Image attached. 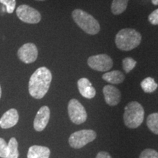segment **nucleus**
<instances>
[{
	"instance_id": "nucleus-6",
	"label": "nucleus",
	"mask_w": 158,
	"mask_h": 158,
	"mask_svg": "<svg viewBox=\"0 0 158 158\" xmlns=\"http://www.w3.org/2000/svg\"><path fill=\"white\" fill-rule=\"evenodd\" d=\"M68 115L72 122L81 124L86 121L87 113L84 106L76 99H71L68 102Z\"/></svg>"
},
{
	"instance_id": "nucleus-4",
	"label": "nucleus",
	"mask_w": 158,
	"mask_h": 158,
	"mask_svg": "<svg viewBox=\"0 0 158 158\" xmlns=\"http://www.w3.org/2000/svg\"><path fill=\"white\" fill-rule=\"evenodd\" d=\"M124 124L128 128L135 129L142 124L144 118V109L139 102L132 101L124 108Z\"/></svg>"
},
{
	"instance_id": "nucleus-14",
	"label": "nucleus",
	"mask_w": 158,
	"mask_h": 158,
	"mask_svg": "<svg viewBox=\"0 0 158 158\" xmlns=\"http://www.w3.org/2000/svg\"><path fill=\"white\" fill-rule=\"evenodd\" d=\"M50 149L46 147L34 145L29 149L27 158H49Z\"/></svg>"
},
{
	"instance_id": "nucleus-7",
	"label": "nucleus",
	"mask_w": 158,
	"mask_h": 158,
	"mask_svg": "<svg viewBox=\"0 0 158 158\" xmlns=\"http://www.w3.org/2000/svg\"><path fill=\"white\" fill-rule=\"evenodd\" d=\"M15 12L18 18L21 21L27 23H38L42 19L38 10L27 5H19Z\"/></svg>"
},
{
	"instance_id": "nucleus-8",
	"label": "nucleus",
	"mask_w": 158,
	"mask_h": 158,
	"mask_svg": "<svg viewBox=\"0 0 158 158\" xmlns=\"http://www.w3.org/2000/svg\"><path fill=\"white\" fill-rule=\"evenodd\" d=\"M87 64L91 68L100 72H106L113 67V60L107 54H98L90 56Z\"/></svg>"
},
{
	"instance_id": "nucleus-26",
	"label": "nucleus",
	"mask_w": 158,
	"mask_h": 158,
	"mask_svg": "<svg viewBox=\"0 0 158 158\" xmlns=\"http://www.w3.org/2000/svg\"><path fill=\"white\" fill-rule=\"evenodd\" d=\"M152 2L154 5H158V0H152Z\"/></svg>"
},
{
	"instance_id": "nucleus-2",
	"label": "nucleus",
	"mask_w": 158,
	"mask_h": 158,
	"mask_svg": "<svg viewBox=\"0 0 158 158\" xmlns=\"http://www.w3.org/2000/svg\"><path fill=\"white\" fill-rule=\"evenodd\" d=\"M141 35L134 29H121L116 35V47L122 51H131L135 48L141 42Z\"/></svg>"
},
{
	"instance_id": "nucleus-22",
	"label": "nucleus",
	"mask_w": 158,
	"mask_h": 158,
	"mask_svg": "<svg viewBox=\"0 0 158 158\" xmlns=\"http://www.w3.org/2000/svg\"><path fill=\"white\" fill-rule=\"evenodd\" d=\"M139 158H158V152L152 149H146L140 155Z\"/></svg>"
},
{
	"instance_id": "nucleus-11",
	"label": "nucleus",
	"mask_w": 158,
	"mask_h": 158,
	"mask_svg": "<svg viewBox=\"0 0 158 158\" xmlns=\"http://www.w3.org/2000/svg\"><path fill=\"white\" fill-rule=\"evenodd\" d=\"M105 101L108 106H115L119 103L121 100V92L115 86L111 85H106L102 89Z\"/></svg>"
},
{
	"instance_id": "nucleus-19",
	"label": "nucleus",
	"mask_w": 158,
	"mask_h": 158,
	"mask_svg": "<svg viewBox=\"0 0 158 158\" xmlns=\"http://www.w3.org/2000/svg\"><path fill=\"white\" fill-rule=\"evenodd\" d=\"M147 124L149 129L153 133L158 135V113H153L149 115L147 120Z\"/></svg>"
},
{
	"instance_id": "nucleus-10",
	"label": "nucleus",
	"mask_w": 158,
	"mask_h": 158,
	"mask_svg": "<svg viewBox=\"0 0 158 158\" xmlns=\"http://www.w3.org/2000/svg\"><path fill=\"white\" fill-rule=\"evenodd\" d=\"M50 119V109L44 106L40 108L34 120V128L36 131L40 132L45 129Z\"/></svg>"
},
{
	"instance_id": "nucleus-9",
	"label": "nucleus",
	"mask_w": 158,
	"mask_h": 158,
	"mask_svg": "<svg viewBox=\"0 0 158 158\" xmlns=\"http://www.w3.org/2000/svg\"><path fill=\"white\" fill-rule=\"evenodd\" d=\"M17 55L21 62L25 64H31L37 60L38 50L34 43H27L23 44L18 50Z\"/></svg>"
},
{
	"instance_id": "nucleus-17",
	"label": "nucleus",
	"mask_w": 158,
	"mask_h": 158,
	"mask_svg": "<svg viewBox=\"0 0 158 158\" xmlns=\"http://www.w3.org/2000/svg\"><path fill=\"white\" fill-rule=\"evenodd\" d=\"M141 86L146 93H152L157 89L158 84L155 82V79L147 77L141 82Z\"/></svg>"
},
{
	"instance_id": "nucleus-24",
	"label": "nucleus",
	"mask_w": 158,
	"mask_h": 158,
	"mask_svg": "<svg viewBox=\"0 0 158 158\" xmlns=\"http://www.w3.org/2000/svg\"><path fill=\"white\" fill-rule=\"evenodd\" d=\"M149 21L153 25H158V9L154 10L148 17Z\"/></svg>"
},
{
	"instance_id": "nucleus-12",
	"label": "nucleus",
	"mask_w": 158,
	"mask_h": 158,
	"mask_svg": "<svg viewBox=\"0 0 158 158\" xmlns=\"http://www.w3.org/2000/svg\"><path fill=\"white\" fill-rule=\"evenodd\" d=\"M19 119V113L15 108H11L6 111L0 118V127L2 129H8L18 123Z\"/></svg>"
},
{
	"instance_id": "nucleus-28",
	"label": "nucleus",
	"mask_w": 158,
	"mask_h": 158,
	"mask_svg": "<svg viewBox=\"0 0 158 158\" xmlns=\"http://www.w3.org/2000/svg\"><path fill=\"white\" fill-rule=\"evenodd\" d=\"M36 1H40V2H43V1H45V0H36Z\"/></svg>"
},
{
	"instance_id": "nucleus-23",
	"label": "nucleus",
	"mask_w": 158,
	"mask_h": 158,
	"mask_svg": "<svg viewBox=\"0 0 158 158\" xmlns=\"http://www.w3.org/2000/svg\"><path fill=\"white\" fill-rule=\"evenodd\" d=\"M7 143L5 139L0 138V157L7 158Z\"/></svg>"
},
{
	"instance_id": "nucleus-16",
	"label": "nucleus",
	"mask_w": 158,
	"mask_h": 158,
	"mask_svg": "<svg viewBox=\"0 0 158 158\" xmlns=\"http://www.w3.org/2000/svg\"><path fill=\"white\" fill-rule=\"evenodd\" d=\"M129 0H113L110 10L114 15H120L126 10Z\"/></svg>"
},
{
	"instance_id": "nucleus-20",
	"label": "nucleus",
	"mask_w": 158,
	"mask_h": 158,
	"mask_svg": "<svg viewBox=\"0 0 158 158\" xmlns=\"http://www.w3.org/2000/svg\"><path fill=\"white\" fill-rule=\"evenodd\" d=\"M136 64H137L136 61L131 57H127L122 60V67H123L124 70L125 71L126 73H128L133 70L135 67Z\"/></svg>"
},
{
	"instance_id": "nucleus-27",
	"label": "nucleus",
	"mask_w": 158,
	"mask_h": 158,
	"mask_svg": "<svg viewBox=\"0 0 158 158\" xmlns=\"http://www.w3.org/2000/svg\"><path fill=\"white\" fill-rule=\"evenodd\" d=\"M2 96V89H1V86H0V98H1Z\"/></svg>"
},
{
	"instance_id": "nucleus-18",
	"label": "nucleus",
	"mask_w": 158,
	"mask_h": 158,
	"mask_svg": "<svg viewBox=\"0 0 158 158\" xmlns=\"http://www.w3.org/2000/svg\"><path fill=\"white\" fill-rule=\"evenodd\" d=\"M17 140L15 138H12L7 143V158H18L19 156V150H18Z\"/></svg>"
},
{
	"instance_id": "nucleus-3",
	"label": "nucleus",
	"mask_w": 158,
	"mask_h": 158,
	"mask_svg": "<svg viewBox=\"0 0 158 158\" xmlns=\"http://www.w3.org/2000/svg\"><path fill=\"white\" fill-rule=\"evenodd\" d=\"M72 17L75 23L86 34L94 35L100 31V23L92 15L81 9L73 11Z\"/></svg>"
},
{
	"instance_id": "nucleus-5",
	"label": "nucleus",
	"mask_w": 158,
	"mask_h": 158,
	"mask_svg": "<svg viewBox=\"0 0 158 158\" xmlns=\"http://www.w3.org/2000/svg\"><path fill=\"white\" fill-rule=\"evenodd\" d=\"M96 137L97 134L94 130H82L71 134L68 141L71 147L78 149L93 141Z\"/></svg>"
},
{
	"instance_id": "nucleus-13",
	"label": "nucleus",
	"mask_w": 158,
	"mask_h": 158,
	"mask_svg": "<svg viewBox=\"0 0 158 158\" xmlns=\"http://www.w3.org/2000/svg\"><path fill=\"white\" fill-rule=\"evenodd\" d=\"M79 92L84 98L86 99H92L95 97L96 90L93 87L92 83L88 78H80L77 83Z\"/></svg>"
},
{
	"instance_id": "nucleus-1",
	"label": "nucleus",
	"mask_w": 158,
	"mask_h": 158,
	"mask_svg": "<svg viewBox=\"0 0 158 158\" xmlns=\"http://www.w3.org/2000/svg\"><path fill=\"white\" fill-rule=\"evenodd\" d=\"M52 81V74L45 67L37 69L29 81V92L35 99H42L47 94Z\"/></svg>"
},
{
	"instance_id": "nucleus-25",
	"label": "nucleus",
	"mask_w": 158,
	"mask_h": 158,
	"mask_svg": "<svg viewBox=\"0 0 158 158\" xmlns=\"http://www.w3.org/2000/svg\"><path fill=\"white\" fill-rule=\"evenodd\" d=\"M96 158H112V157L107 152H100L97 155Z\"/></svg>"
},
{
	"instance_id": "nucleus-15",
	"label": "nucleus",
	"mask_w": 158,
	"mask_h": 158,
	"mask_svg": "<svg viewBox=\"0 0 158 158\" xmlns=\"http://www.w3.org/2000/svg\"><path fill=\"white\" fill-rule=\"evenodd\" d=\"M102 79L112 84H122L124 81L125 76L119 70H114L110 72H107L106 73L102 75Z\"/></svg>"
},
{
	"instance_id": "nucleus-21",
	"label": "nucleus",
	"mask_w": 158,
	"mask_h": 158,
	"mask_svg": "<svg viewBox=\"0 0 158 158\" xmlns=\"http://www.w3.org/2000/svg\"><path fill=\"white\" fill-rule=\"evenodd\" d=\"M0 3L5 6L7 13L11 14L15 10L16 0H0Z\"/></svg>"
}]
</instances>
